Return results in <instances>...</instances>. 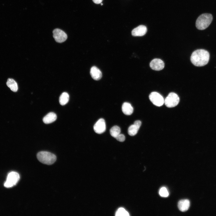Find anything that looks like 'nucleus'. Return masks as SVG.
Wrapping results in <instances>:
<instances>
[{
  "label": "nucleus",
  "mask_w": 216,
  "mask_h": 216,
  "mask_svg": "<svg viewBox=\"0 0 216 216\" xmlns=\"http://www.w3.org/2000/svg\"><path fill=\"white\" fill-rule=\"evenodd\" d=\"M20 178V175L17 172H11L8 174L4 186L8 188L11 187L16 184Z\"/></svg>",
  "instance_id": "4"
},
{
  "label": "nucleus",
  "mask_w": 216,
  "mask_h": 216,
  "mask_svg": "<svg viewBox=\"0 0 216 216\" xmlns=\"http://www.w3.org/2000/svg\"><path fill=\"white\" fill-rule=\"evenodd\" d=\"M212 19L213 16L211 14L206 13L202 14L197 19L196 22V27L198 29L204 30L209 26Z\"/></svg>",
  "instance_id": "2"
},
{
  "label": "nucleus",
  "mask_w": 216,
  "mask_h": 216,
  "mask_svg": "<svg viewBox=\"0 0 216 216\" xmlns=\"http://www.w3.org/2000/svg\"><path fill=\"white\" fill-rule=\"evenodd\" d=\"M37 157L39 161L47 165L53 164L56 160L54 154L46 151H41L38 153Z\"/></svg>",
  "instance_id": "3"
},
{
  "label": "nucleus",
  "mask_w": 216,
  "mask_h": 216,
  "mask_svg": "<svg viewBox=\"0 0 216 216\" xmlns=\"http://www.w3.org/2000/svg\"><path fill=\"white\" fill-rule=\"evenodd\" d=\"M141 124L140 120L135 121L134 124L131 125L128 128V133L129 135L134 136L136 134Z\"/></svg>",
  "instance_id": "10"
},
{
  "label": "nucleus",
  "mask_w": 216,
  "mask_h": 216,
  "mask_svg": "<svg viewBox=\"0 0 216 216\" xmlns=\"http://www.w3.org/2000/svg\"><path fill=\"white\" fill-rule=\"evenodd\" d=\"M190 206V202L188 199L182 200L178 203V207L182 212H185L189 209Z\"/></svg>",
  "instance_id": "13"
},
{
  "label": "nucleus",
  "mask_w": 216,
  "mask_h": 216,
  "mask_svg": "<svg viewBox=\"0 0 216 216\" xmlns=\"http://www.w3.org/2000/svg\"><path fill=\"white\" fill-rule=\"evenodd\" d=\"M116 138L117 140L121 142H123L125 140V137L124 135L120 134Z\"/></svg>",
  "instance_id": "21"
},
{
  "label": "nucleus",
  "mask_w": 216,
  "mask_h": 216,
  "mask_svg": "<svg viewBox=\"0 0 216 216\" xmlns=\"http://www.w3.org/2000/svg\"><path fill=\"white\" fill-rule=\"evenodd\" d=\"M57 119L56 114L53 112H50L46 115L43 118V122L46 124L51 123Z\"/></svg>",
  "instance_id": "14"
},
{
  "label": "nucleus",
  "mask_w": 216,
  "mask_h": 216,
  "mask_svg": "<svg viewBox=\"0 0 216 216\" xmlns=\"http://www.w3.org/2000/svg\"><path fill=\"white\" fill-rule=\"evenodd\" d=\"M149 98L151 102L157 106H161L164 103V100L163 97L156 92L151 93L149 95Z\"/></svg>",
  "instance_id": "6"
},
{
  "label": "nucleus",
  "mask_w": 216,
  "mask_h": 216,
  "mask_svg": "<svg viewBox=\"0 0 216 216\" xmlns=\"http://www.w3.org/2000/svg\"><path fill=\"white\" fill-rule=\"evenodd\" d=\"M103 4L102 3H101V5H103Z\"/></svg>",
  "instance_id": "23"
},
{
  "label": "nucleus",
  "mask_w": 216,
  "mask_h": 216,
  "mask_svg": "<svg viewBox=\"0 0 216 216\" xmlns=\"http://www.w3.org/2000/svg\"><path fill=\"white\" fill-rule=\"evenodd\" d=\"M147 31L146 27L144 25H141L132 30V35L134 36H142L144 35Z\"/></svg>",
  "instance_id": "11"
},
{
  "label": "nucleus",
  "mask_w": 216,
  "mask_h": 216,
  "mask_svg": "<svg viewBox=\"0 0 216 216\" xmlns=\"http://www.w3.org/2000/svg\"><path fill=\"white\" fill-rule=\"evenodd\" d=\"M122 110L123 113L125 115H130L133 113L134 109L130 103L124 102L122 105Z\"/></svg>",
  "instance_id": "15"
},
{
  "label": "nucleus",
  "mask_w": 216,
  "mask_h": 216,
  "mask_svg": "<svg viewBox=\"0 0 216 216\" xmlns=\"http://www.w3.org/2000/svg\"><path fill=\"white\" fill-rule=\"evenodd\" d=\"M93 128L97 134H101L104 132L106 129L105 120L102 118L99 119L94 125Z\"/></svg>",
  "instance_id": "8"
},
{
  "label": "nucleus",
  "mask_w": 216,
  "mask_h": 216,
  "mask_svg": "<svg viewBox=\"0 0 216 216\" xmlns=\"http://www.w3.org/2000/svg\"><path fill=\"white\" fill-rule=\"evenodd\" d=\"M90 74L92 78L96 80H100L102 76L101 71L96 66H94L91 68Z\"/></svg>",
  "instance_id": "12"
},
{
  "label": "nucleus",
  "mask_w": 216,
  "mask_h": 216,
  "mask_svg": "<svg viewBox=\"0 0 216 216\" xmlns=\"http://www.w3.org/2000/svg\"><path fill=\"white\" fill-rule=\"evenodd\" d=\"M6 84L11 90L14 92H16L18 89V87L17 83L13 79L9 78L8 79Z\"/></svg>",
  "instance_id": "16"
},
{
  "label": "nucleus",
  "mask_w": 216,
  "mask_h": 216,
  "mask_svg": "<svg viewBox=\"0 0 216 216\" xmlns=\"http://www.w3.org/2000/svg\"><path fill=\"white\" fill-rule=\"evenodd\" d=\"M120 128L117 126H113L110 130L111 135L115 138H116L120 134Z\"/></svg>",
  "instance_id": "18"
},
{
  "label": "nucleus",
  "mask_w": 216,
  "mask_h": 216,
  "mask_svg": "<svg viewBox=\"0 0 216 216\" xmlns=\"http://www.w3.org/2000/svg\"><path fill=\"white\" fill-rule=\"evenodd\" d=\"M115 215L117 216H129V214L128 212L125 209L123 208H120L116 211Z\"/></svg>",
  "instance_id": "19"
},
{
  "label": "nucleus",
  "mask_w": 216,
  "mask_h": 216,
  "mask_svg": "<svg viewBox=\"0 0 216 216\" xmlns=\"http://www.w3.org/2000/svg\"><path fill=\"white\" fill-rule=\"evenodd\" d=\"M209 56V54L208 51L203 49L197 50L192 53L190 60L195 66H203L208 63Z\"/></svg>",
  "instance_id": "1"
},
{
  "label": "nucleus",
  "mask_w": 216,
  "mask_h": 216,
  "mask_svg": "<svg viewBox=\"0 0 216 216\" xmlns=\"http://www.w3.org/2000/svg\"><path fill=\"white\" fill-rule=\"evenodd\" d=\"M93 2L96 4H99L101 3L103 0H92Z\"/></svg>",
  "instance_id": "22"
},
{
  "label": "nucleus",
  "mask_w": 216,
  "mask_h": 216,
  "mask_svg": "<svg viewBox=\"0 0 216 216\" xmlns=\"http://www.w3.org/2000/svg\"><path fill=\"white\" fill-rule=\"evenodd\" d=\"M179 100V98L177 94L174 92H171L165 99L164 103L167 107H173L178 104Z\"/></svg>",
  "instance_id": "5"
},
{
  "label": "nucleus",
  "mask_w": 216,
  "mask_h": 216,
  "mask_svg": "<svg viewBox=\"0 0 216 216\" xmlns=\"http://www.w3.org/2000/svg\"><path fill=\"white\" fill-rule=\"evenodd\" d=\"M53 37L55 41L59 43L65 41L67 38V35L66 33L62 30L56 28L53 32Z\"/></svg>",
  "instance_id": "7"
},
{
  "label": "nucleus",
  "mask_w": 216,
  "mask_h": 216,
  "mask_svg": "<svg viewBox=\"0 0 216 216\" xmlns=\"http://www.w3.org/2000/svg\"><path fill=\"white\" fill-rule=\"evenodd\" d=\"M69 96L66 92H63L60 96L59 102L62 105H64L67 104L69 101Z\"/></svg>",
  "instance_id": "17"
},
{
  "label": "nucleus",
  "mask_w": 216,
  "mask_h": 216,
  "mask_svg": "<svg viewBox=\"0 0 216 216\" xmlns=\"http://www.w3.org/2000/svg\"><path fill=\"white\" fill-rule=\"evenodd\" d=\"M160 195L163 197H167L169 195V192L165 187H162L160 189L159 191Z\"/></svg>",
  "instance_id": "20"
},
{
  "label": "nucleus",
  "mask_w": 216,
  "mask_h": 216,
  "mask_svg": "<svg viewBox=\"0 0 216 216\" xmlns=\"http://www.w3.org/2000/svg\"><path fill=\"white\" fill-rule=\"evenodd\" d=\"M150 66L153 70H160L164 68V63L161 59L159 58H155L150 62Z\"/></svg>",
  "instance_id": "9"
}]
</instances>
